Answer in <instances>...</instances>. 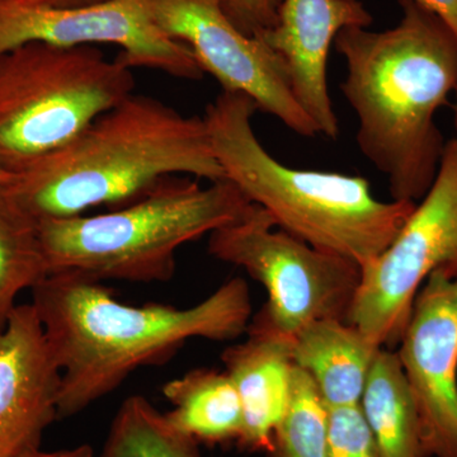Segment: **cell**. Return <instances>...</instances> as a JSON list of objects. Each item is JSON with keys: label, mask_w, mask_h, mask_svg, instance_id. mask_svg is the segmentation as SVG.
Here are the masks:
<instances>
[{"label": "cell", "mask_w": 457, "mask_h": 457, "mask_svg": "<svg viewBox=\"0 0 457 457\" xmlns=\"http://www.w3.org/2000/svg\"><path fill=\"white\" fill-rule=\"evenodd\" d=\"M49 275L37 219L0 185V335L17 296Z\"/></svg>", "instance_id": "obj_18"}, {"label": "cell", "mask_w": 457, "mask_h": 457, "mask_svg": "<svg viewBox=\"0 0 457 457\" xmlns=\"http://www.w3.org/2000/svg\"><path fill=\"white\" fill-rule=\"evenodd\" d=\"M257 111L251 98L228 92L204 111L225 179L263 207L281 230L365 269L392 245L416 204L378 200L362 177L282 164L255 135Z\"/></svg>", "instance_id": "obj_4"}, {"label": "cell", "mask_w": 457, "mask_h": 457, "mask_svg": "<svg viewBox=\"0 0 457 457\" xmlns=\"http://www.w3.org/2000/svg\"><path fill=\"white\" fill-rule=\"evenodd\" d=\"M162 392L174 407L165 418L177 431L198 444L239 441L242 404L227 372L195 369L168 381Z\"/></svg>", "instance_id": "obj_17"}, {"label": "cell", "mask_w": 457, "mask_h": 457, "mask_svg": "<svg viewBox=\"0 0 457 457\" xmlns=\"http://www.w3.org/2000/svg\"><path fill=\"white\" fill-rule=\"evenodd\" d=\"M92 447L89 445H78V446L69 447V449H62L55 451L37 450L35 453H29L23 457H93Z\"/></svg>", "instance_id": "obj_24"}, {"label": "cell", "mask_w": 457, "mask_h": 457, "mask_svg": "<svg viewBox=\"0 0 457 457\" xmlns=\"http://www.w3.org/2000/svg\"><path fill=\"white\" fill-rule=\"evenodd\" d=\"M398 356L427 457H457V275L437 270L418 291Z\"/></svg>", "instance_id": "obj_11"}, {"label": "cell", "mask_w": 457, "mask_h": 457, "mask_svg": "<svg viewBox=\"0 0 457 457\" xmlns=\"http://www.w3.org/2000/svg\"><path fill=\"white\" fill-rule=\"evenodd\" d=\"M198 446L145 396L132 395L120 405L99 457H203Z\"/></svg>", "instance_id": "obj_19"}, {"label": "cell", "mask_w": 457, "mask_h": 457, "mask_svg": "<svg viewBox=\"0 0 457 457\" xmlns=\"http://www.w3.org/2000/svg\"><path fill=\"white\" fill-rule=\"evenodd\" d=\"M32 305L62 370L57 420L86 411L141 368L161 366L194 338L245 335L252 302L245 279H228L196 305H128L104 282L50 273L32 288Z\"/></svg>", "instance_id": "obj_1"}, {"label": "cell", "mask_w": 457, "mask_h": 457, "mask_svg": "<svg viewBox=\"0 0 457 457\" xmlns=\"http://www.w3.org/2000/svg\"><path fill=\"white\" fill-rule=\"evenodd\" d=\"M329 457H380L360 405L329 411Z\"/></svg>", "instance_id": "obj_21"}, {"label": "cell", "mask_w": 457, "mask_h": 457, "mask_svg": "<svg viewBox=\"0 0 457 457\" xmlns=\"http://www.w3.org/2000/svg\"><path fill=\"white\" fill-rule=\"evenodd\" d=\"M179 174L225 179L206 121L132 93L3 186L40 221L86 215L104 204L121 207Z\"/></svg>", "instance_id": "obj_3"}, {"label": "cell", "mask_w": 457, "mask_h": 457, "mask_svg": "<svg viewBox=\"0 0 457 457\" xmlns=\"http://www.w3.org/2000/svg\"><path fill=\"white\" fill-rule=\"evenodd\" d=\"M12 176H13V174H11V173H8V171L0 170V185H5V183H8L9 180H11Z\"/></svg>", "instance_id": "obj_27"}, {"label": "cell", "mask_w": 457, "mask_h": 457, "mask_svg": "<svg viewBox=\"0 0 457 457\" xmlns=\"http://www.w3.org/2000/svg\"><path fill=\"white\" fill-rule=\"evenodd\" d=\"M371 23L360 0H282L278 25L255 36L284 59L295 99L329 139L339 137L328 88L330 46L342 29Z\"/></svg>", "instance_id": "obj_13"}, {"label": "cell", "mask_w": 457, "mask_h": 457, "mask_svg": "<svg viewBox=\"0 0 457 457\" xmlns=\"http://www.w3.org/2000/svg\"><path fill=\"white\" fill-rule=\"evenodd\" d=\"M62 370L32 303L17 305L0 335V457L41 449L57 420Z\"/></svg>", "instance_id": "obj_12"}, {"label": "cell", "mask_w": 457, "mask_h": 457, "mask_svg": "<svg viewBox=\"0 0 457 457\" xmlns=\"http://www.w3.org/2000/svg\"><path fill=\"white\" fill-rule=\"evenodd\" d=\"M453 128H455V139L457 141V90L455 92V101H453Z\"/></svg>", "instance_id": "obj_26"}, {"label": "cell", "mask_w": 457, "mask_h": 457, "mask_svg": "<svg viewBox=\"0 0 457 457\" xmlns=\"http://www.w3.org/2000/svg\"><path fill=\"white\" fill-rule=\"evenodd\" d=\"M38 4L49 5L56 8L84 7V5L97 4L106 0H32Z\"/></svg>", "instance_id": "obj_25"}, {"label": "cell", "mask_w": 457, "mask_h": 457, "mask_svg": "<svg viewBox=\"0 0 457 457\" xmlns=\"http://www.w3.org/2000/svg\"><path fill=\"white\" fill-rule=\"evenodd\" d=\"M440 18L457 40V0H414Z\"/></svg>", "instance_id": "obj_23"}, {"label": "cell", "mask_w": 457, "mask_h": 457, "mask_svg": "<svg viewBox=\"0 0 457 457\" xmlns=\"http://www.w3.org/2000/svg\"><path fill=\"white\" fill-rule=\"evenodd\" d=\"M386 31L348 27L336 50L347 75L341 92L359 119L357 145L389 180L394 201L420 203L437 176L447 141L436 114L457 90V40L414 0Z\"/></svg>", "instance_id": "obj_2"}, {"label": "cell", "mask_w": 457, "mask_h": 457, "mask_svg": "<svg viewBox=\"0 0 457 457\" xmlns=\"http://www.w3.org/2000/svg\"><path fill=\"white\" fill-rule=\"evenodd\" d=\"M380 348L348 321L323 319L294 337L293 357L332 411L360 405Z\"/></svg>", "instance_id": "obj_15"}, {"label": "cell", "mask_w": 457, "mask_h": 457, "mask_svg": "<svg viewBox=\"0 0 457 457\" xmlns=\"http://www.w3.org/2000/svg\"><path fill=\"white\" fill-rule=\"evenodd\" d=\"M360 408L378 456L427 457L416 403L398 352L378 350Z\"/></svg>", "instance_id": "obj_16"}, {"label": "cell", "mask_w": 457, "mask_h": 457, "mask_svg": "<svg viewBox=\"0 0 457 457\" xmlns=\"http://www.w3.org/2000/svg\"><path fill=\"white\" fill-rule=\"evenodd\" d=\"M132 69L93 46L31 42L0 56V170L14 174L132 95Z\"/></svg>", "instance_id": "obj_6"}, {"label": "cell", "mask_w": 457, "mask_h": 457, "mask_svg": "<svg viewBox=\"0 0 457 457\" xmlns=\"http://www.w3.org/2000/svg\"><path fill=\"white\" fill-rule=\"evenodd\" d=\"M294 337L272 326L260 311L249 321L245 339L222 352L243 411L240 449L267 453L288 407L293 389Z\"/></svg>", "instance_id": "obj_14"}, {"label": "cell", "mask_w": 457, "mask_h": 457, "mask_svg": "<svg viewBox=\"0 0 457 457\" xmlns=\"http://www.w3.org/2000/svg\"><path fill=\"white\" fill-rule=\"evenodd\" d=\"M457 275V141L445 146L437 176L392 245L362 269L347 321L370 341L399 345L418 291L435 270Z\"/></svg>", "instance_id": "obj_8"}, {"label": "cell", "mask_w": 457, "mask_h": 457, "mask_svg": "<svg viewBox=\"0 0 457 457\" xmlns=\"http://www.w3.org/2000/svg\"><path fill=\"white\" fill-rule=\"evenodd\" d=\"M170 177L113 212L38 221L50 273L104 282H168L180 246L242 220L251 201L228 179Z\"/></svg>", "instance_id": "obj_5"}, {"label": "cell", "mask_w": 457, "mask_h": 457, "mask_svg": "<svg viewBox=\"0 0 457 457\" xmlns=\"http://www.w3.org/2000/svg\"><path fill=\"white\" fill-rule=\"evenodd\" d=\"M31 42L59 47L116 45L128 68L163 71L179 79L204 77L194 53L156 23L153 0H106L56 8L32 0H0V56Z\"/></svg>", "instance_id": "obj_9"}, {"label": "cell", "mask_w": 457, "mask_h": 457, "mask_svg": "<svg viewBox=\"0 0 457 457\" xmlns=\"http://www.w3.org/2000/svg\"><path fill=\"white\" fill-rule=\"evenodd\" d=\"M282 0H224V9L234 25L255 37L278 25Z\"/></svg>", "instance_id": "obj_22"}, {"label": "cell", "mask_w": 457, "mask_h": 457, "mask_svg": "<svg viewBox=\"0 0 457 457\" xmlns=\"http://www.w3.org/2000/svg\"><path fill=\"white\" fill-rule=\"evenodd\" d=\"M267 457H329V409L305 372L295 366L290 403Z\"/></svg>", "instance_id": "obj_20"}, {"label": "cell", "mask_w": 457, "mask_h": 457, "mask_svg": "<svg viewBox=\"0 0 457 457\" xmlns=\"http://www.w3.org/2000/svg\"><path fill=\"white\" fill-rule=\"evenodd\" d=\"M153 12L158 26L187 45L222 92L246 96L262 112L302 137L319 134L294 97L284 59L260 38L240 31L228 17L224 0H153Z\"/></svg>", "instance_id": "obj_10"}, {"label": "cell", "mask_w": 457, "mask_h": 457, "mask_svg": "<svg viewBox=\"0 0 457 457\" xmlns=\"http://www.w3.org/2000/svg\"><path fill=\"white\" fill-rule=\"evenodd\" d=\"M275 228L253 204L242 220L210 234L209 253L264 286L269 300L261 311L286 336L323 319L347 321L362 270Z\"/></svg>", "instance_id": "obj_7"}]
</instances>
